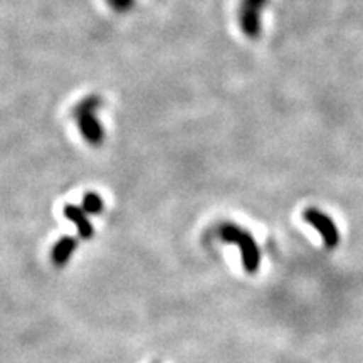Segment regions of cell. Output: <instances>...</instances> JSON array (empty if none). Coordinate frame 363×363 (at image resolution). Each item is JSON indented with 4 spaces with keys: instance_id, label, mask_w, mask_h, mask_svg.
Listing matches in <instances>:
<instances>
[{
    "instance_id": "6da1fadb",
    "label": "cell",
    "mask_w": 363,
    "mask_h": 363,
    "mask_svg": "<svg viewBox=\"0 0 363 363\" xmlns=\"http://www.w3.org/2000/svg\"><path fill=\"white\" fill-rule=\"evenodd\" d=\"M98 108V99L96 98H89L88 101H84L79 106L78 110V120H79V126L83 130V133L86 138L89 140L91 143H99L103 138V131L101 126L98 125L96 116H94V110Z\"/></svg>"
},
{
    "instance_id": "7a4b0ae2",
    "label": "cell",
    "mask_w": 363,
    "mask_h": 363,
    "mask_svg": "<svg viewBox=\"0 0 363 363\" xmlns=\"http://www.w3.org/2000/svg\"><path fill=\"white\" fill-rule=\"evenodd\" d=\"M78 242L71 238H62L52 249V262L57 266L66 264L69 261L72 251H74Z\"/></svg>"
},
{
    "instance_id": "3957f363",
    "label": "cell",
    "mask_w": 363,
    "mask_h": 363,
    "mask_svg": "<svg viewBox=\"0 0 363 363\" xmlns=\"http://www.w3.org/2000/svg\"><path fill=\"white\" fill-rule=\"evenodd\" d=\"M65 214L67 219H71L76 225H78L81 238H91V235H93V227H91L88 219L84 217V212L81 211V208L74 206H67L65 208Z\"/></svg>"
},
{
    "instance_id": "277c9868",
    "label": "cell",
    "mask_w": 363,
    "mask_h": 363,
    "mask_svg": "<svg viewBox=\"0 0 363 363\" xmlns=\"http://www.w3.org/2000/svg\"><path fill=\"white\" fill-rule=\"evenodd\" d=\"M83 207H84L86 212H89V214H96V212H99L103 208V202H101V199L98 197V195L89 194V195H86V197H84Z\"/></svg>"
}]
</instances>
